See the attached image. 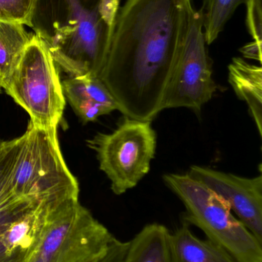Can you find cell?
<instances>
[{"label":"cell","mask_w":262,"mask_h":262,"mask_svg":"<svg viewBox=\"0 0 262 262\" xmlns=\"http://www.w3.org/2000/svg\"><path fill=\"white\" fill-rule=\"evenodd\" d=\"M246 0H204L201 15L206 44L215 41L237 8Z\"/></svg>","instance_id":"16"},{"label":"cell","mask_w":262,"mask_h":262,"mask_svg":"<svg viewBox=\"0 0 262 262\" xmlns=\"http://www.w3.org/2000/svg\"><path fill=\"white\" fill-rule=\"evenodd\" d=\"M151 123L126 117L110 134L98 133L86 141L96 152L100 169L110 180L115 195L135 187L150 169L156 149Z\"/></svg>","instance_id":"8"},{"label":"cell","mask_w":262,"mask_h":262,"mask_svg":"<svg viewBox=\"0 0 262 262\" xmlns=\"http://www.w3.org/2000/svg\"><path fill=\"white\" fill-rule=\"evenodd\" d=\"M38 0H0V21L32 26Z\"/></svg>","instance_id":"17"},{"label":"cell","mask_w":262,"mask_h":262,"mask_svg":"<svg viewBox=\"0 0 262 262\" xmlns=\"http://www.w3.org/2000/svg\"><path fill=\"white\" fill-rule=\"evenodd\" d=\"M188 175L227 202L238 220L262 243V176L246 178L204 166H192Z\"/></svg>","instance_id":"10"},{"label":"cell","mask_w":262,"mask_h":262,"mask_svg":"<svg viewBox=\"0 0 262 262\" xmlns=\"http://www.w3.org/2000/svg\"><path fill=\"white\" fill-rule=\"evenodd\" d=\"M246 26L253 41L262 45V0H246Z\"/></svg>","instance_id":"18"},{"label":"cell","mask_w":262,"mask_h":262,"mask_svg":"<svg viewBox=\"0 0 262 262\" xmlns=\"http://www.w3.org/2000/svg\"><path fill=\"white\" fill-rule=\"evenodd\" d=\"M229 81L237 96L247 103L260 136H262V69L241 58L229 66Z\"/></svg>","instance_id":"12"},{"label":"cell","mask_w":262,"mask_h":262,"mask_svg":"<svg viewBox=\"0 0 262 262\" xmlns=\"http://www.w3.org/2000/svg\"><path fill=\"white\" fill-rule=\"evenodd\" d=\"M163 181L186 208L184 220L238 262H262V243L235 218L226 200L187 174H165Z\"/></svg>","instance_id":"2"},{"label":"cell","mask_w":262,"mask_h":262,"mask_svg":"<svg viewBox=\"0 0 262 262\" xmlns=\"http://www.w3.org/2000/svg\"><path fill=\"white\" fill-rule=\"evenodd\" d=\"M123 262H179L172 233L164 225H146L128 242Z\"/></svg>","instance_id":"11"},{"label":"cell","mask_w":262,"mask_h":262,"mask_svg":"<svg viewBox=\"0 0 262 262\" xmlns=\"http://www.w3.org/2000/svg\"><path fill=\"white\" fill-rule=\"evenodd\" d=\"M24 136L12 177L15 193L54 207L78 200V181L65 161L57 130L40 128L29 121Z\"/></svg>","instance_id":"5"},{"label":"cell","mask_w":262,"mask_h":262,"mask_svg":"<svg viewBox=\"0 0 262 262\" xmlns=\"http://www.w3.org/2000/svg\"><path fill=\"white\" fill-rule=\"evenodd\" d=\"M206 45L201 12H195L186 42L168 81L162 111L186 107L198 114L212 99L216 85Z\"/></svg>","instance_id":"9"},{"label":"cell","mask_w":262,"mask_h":262,"mask_svg":"<svg viewBox=\"0 0 262 262\" xmlns=\"http://www.w3.org/2000/svg\"><path fill=\"white\" fill-rule=\"evenodd\" d=\"M65 98L69 102L89 101L101 104L112 112L118 110L116 103L98 77L92 75L72 77L62 81Z\"/></svg>","instance_id":"15"},{"label":"cell","mask_w":262,"mask_h":262,"mask_svg":"<svg viewBox=\"0 0 262 262\" xmlns=\"http://www.w3.org/2000/svg\"><path fill=\"white\" fill-rule=\"evenodd\" d=\"M69 104L83 124L95 121L100 116L109 115L112 112L111 109L105 106L89 101H75Z\"/></svg>","instance_id":"19"},{"label":"cell","mask_w":262,"mask_h":262,"mask_svg":"<svg viewBox=\"0 0 262 262\" xmlns=\"http://www.w3.org/2000/svg\"><path fill=\"white\" fill-rule=\"evenodd\" d=\"M196 11L192 0H126L98 78L126 118L152 121Z\"/></svg>","instance_id":"1"},{"label":"cell","mask_w":262,"mask_h":262,"mask_svg":"<svg viewBox=\"0 0 262 262\" xmlns=\"http://www.w3.org/2000/svg\"><path fill=\"white\" fill-rule=\"evenodd\" d=\"M32 35L21 23L0 21V77L3 89L13 73Z\"/></svg>","instance_id":"14"},{"label":"cell","mask_w":262,"mask_h":262,"mask_svg":"<svg viewBox=\"0 0 262 262\" xmlns=\"http://www.w3.org/2000/svg\"><path fill=\"white\" fill-rule=\"evenodd\" d=\"M67 16L54 23L52 36L46 35L55 64L72 77L99 76L106 61L114 23L103 18L98 7L86 8L81 0H64Z\"/></svg>","instance_id":"6"},{"label":"cell","mask_w":262,"mask_h":262,"mask_svg":"<svg viewBox=\"0 0 262 262\" xmlns=\"http://www.w3.org/2000/svg\"><path fill=\"white\" fill-rule=\"evenodd\" d=\"M117 239L78 200H73L49 215L30 262H92Z\"/></svg>","instance_id":"7"},{"label":"cell","mask_w":262,"mask_h":262,"mask_svg":"<svg viewBox=\"0 0 262 262\" xmlns=\"http://www.w3.org/2000/svg\"><path fill=\"white\" fill-rule=\"evenodd\" d=\"M2 89H3V88H2V79L1 77H0V94H2V92H3Z\"/></svg>","instance_id":"21"},{"label":"cell","mask_w":262,"mask_h":262,"mask_svg":"<svg viewBox=\"0 0 262 262\" xmlns=\"http://www.w3.org/2000/svg\"><path fill=\"white\" fill-rule=\"evenodd\" d=\"M172 235L179 262H238L216 243L194 235L186 222Z\"/></svg>","instance_id":"13"},{"label":"cell","mask_w":262,"mask_h":262,"mask_svg":"<svg viewBox=\"0 0 262 262\" xmlns=\"http://www.w3.org/2000/svg\"><path fill=\"white\" fill-rule=\"evenodd\" d=\"M262 45L258 44L256 41L248 43L240 49V52L246 58L256 60L261 62L262 60Z\"/></svg>","instance_id":"20"},{"label":"cell","mask_w":262,"mask_h":262,"mask_svg":"<svg viewBox=\"0 0 262 262\" xmlns=\"http://www.w3.org/2000/svg\"><path fill=\"white\" fill-rule=\"evenodd\" d=\"M30 117L35 127L57 130L66 107L58 68L46 34L36 31L3 89Z\"/></svg>","instance_id":"4"},{"label":"cell","mask_w":262,"mask_h":262,"mask_svg":"<svg viewBox=\"0 0 262 262\" xmlns=\"http://www.w3.org/2000/svg\"><path fill=\"white\" fill-rule=\"evenodd\" d=\"M24 140H0V262H30L47 218L43 202L19 196L12 186Z\"/></svg>","instance_id":"3"},{"label":"cell","mask_w":262,"mask_h":262,"mask_svg":"<svg viewBox=\"0 0 262 262\" xmlns=\"http://www.w3.org/2000/svg\"><path fill=\"white\" fill-rule=\"evenodd\" d=\"M119 1H120V0H119Z\"/></svg>","instance_id":"22"}]
</instances>
